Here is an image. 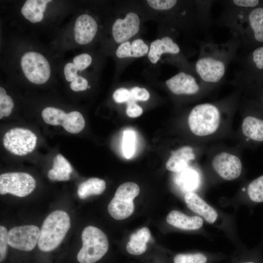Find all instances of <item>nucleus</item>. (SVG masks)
Here are the masks:
<instances>
[{
	"label": "nucleus",
	"mask_w": 263,
	"mask_h": 263,
	"mask_svg": "<svg viewBox=\"0 0 263 263\" xmlns=\"http://www.w3.org/2000/svg\"><path fill=\"white\" fill-rule=\"evenodd\" d=\"M70 218L64 211L51 213L45 219L38 242L39 249L44 252L54 250L61 243L70 227Z\"/></svg>",
	"instance_id": "nucleus-1"
},
{
	"label": "nucleus",
	"mask_w": 263,
	"mask_h": 263,
	"mask_svg": "<svg viewBox=\"0 0 263 263\" xmlns=\"http://www.w3.org/2000/svg\"><path fill=\"white\" fill-rule=\"evenodd\" d=\"M82 247L77 255L80 263H94L106 253L109 243L105 234L100 229L88 226L81 235Z\"/></svg>",
	"instance_id": "nucleus-2"
},
{
	"label": "nucleus",
	"mask_w": 263,
	"mask_h": 263,
	"mask_svg": "<svg viewBox=\"0 0 263 263\" xmlns=\"http://www.w3.org/2000/svg\"><path fill=\"white\" fill-rule=\"evenodd\" d=\"M220 120L218 108L212 104L205 103L198 105L192 109L188 116V124L193 134L204 136L216 131Z\"/></svg>",
	"instance_id": "nucleus-3"
},
{
	"label": "nucleus",
	"mask_w": 263,
	"mask_h": 263,
	"mask_svg": "<svg viewBox=\"0 0 263 263\" xmlns=\"http://www.w3.org/2000/svg\"><path fill=\"white\" fill-rule=\"evenodd\" d=\"M139 192V187L135 183L125 182L120 185L108 206L110 215L117 220L131 216L134 207L133 200Z\"/></svg>",
	"instance_id": "nucleus-4"
},
{
	"label": "nucleus",
	"mask_w": 263,
	"mask_h": 263,
	"mask_svg": "<svg viewBox=\"0 0 263 263\" xmlns=\"http://www.w3.org/2000/svg\"><path fill=\"white\" fill-rule=\"evenodd\" d=\"M20 64L25 77L32 83L42 84L50 78V64L47 59L39 53H25L21 57Z\"/></svg>",
	"instance_id": "nucleus-5"
},
{
	"label": "nucleus",
	"mask_w": 263,
	"mask_h": 263,
	"mask_svg": "<svg viewBox=\"0 0 263 263\" xmlns=\"http://www.w3.org/2000/svg\"><path fill=\"white\" fill-rule=\"evenodd\" d=\"M36 181L25 172H7L0 175V194L10 193L23 197L30 194L36 187Z\"/></svg>",
	"instance_id": "nucleus-6"
},
{
	"label": "nucleus",
	"mask_w": 263,
	"mask_h": 263,
	"mask_svg": "<svg viewBox=\"0 0 263 263\" xmlns=\"http://www.w3.org/2000/svg\"><path fill=\"white\" fill-rule=\"evenodd\" d=\"M40 229L35 225L15 226L8 232V244L17 249L29 251L38 243Z\"/></svg>",
	"instance_id": "nucleus-7"
},
{
	"label": "nucleus",
	"mask_w": 263,
	"mask_h": 263,
	"mask_svg": "<svg viewBox=\"0 0 263 263\" xmlns=\"http://www.w3.org/2000/svg\"><path fill=\"white\" fill-rule=\"evenodd\" d=\"M212 165L216 173L226 180H232L239 177L242 171V163L235 155L222 152L213 159Z\"/></svg>",
	"instance_id": "nucleus-8"
},
{
	"label": "nucleus",
	"mask_w": 263,
	"mask_h": 263,
	"mask_svg": "<svg viewBox=\"0 0 263 263\" xmlns=\"http://www.w3.org/2000/svg\"><path fill=\"white\" fill-rule=\"evenodd\" d=\"M139 25V18L135 13H128L124 19H116L112 29L115 41L118 43L127 41L138 33Z\"/></svg>",
	"instance_id": "nucleus-9"
},
{
	"label": "nucleus",
	"mask_w": 263,
	"mask_h": 263,
	"mask_svg": "<svg viewBox=\"0 0 263 263\" xmlns=\"http://www.w3.org/2000/svg\"><path fill=\"white\" fill-rule=\"evenodd\" d=\"M196 70L201 78L208 82H217L225 73L224 63L212 57H203L196 63Z\"/></svg>",
	"instance_id": "nucleus-10"
},
{
	"label": "nucleus",
	"mask_w": 263,
	"mask_h": 263,
	"mask_svg": "<svg viewBox=\"0 0 263 263\" xmlns=\"http://www.w3.org/2000/svg\"><path fill=\"white\" fill-rule=\"evenodd\" d=\"M98 26L95 19L88 14H82L76 19L74 26L75 41L84 45L91 42L95 37Z\"/></svg>",
	"instance_id": "nucleus-11"
},
{
	"label": "nucleus",
	"mask_w": 263,
	"mask_h": 263,
	"mask_svg": "<svg viewBox=\"0 0 263 263\" xmlns=\"http://www.w3.org/2000/svg\"><path fill=\"white\" fill-rule=\"evenodd\" d=\"M170 91L176 94H193L199 90L195 78L191 75L181 72L166 81Z\"/></svg>",
	"instance_id": "nucleus-12"
},
{
	"label": "nucleus",
	"mask_w": 263,
	"mask_h": 263,
	"mask_svg": "<svg viewBox=\"0 0 263 263\" xmlns=\"http://www.w3.org/2000/svg\"><path fill=\"white\" fill-rule=\"evenodd\" d=\"M184 200L191 210L202 216L208 223L211 224L216 221L218 216L217 211L196 193H187Z\"/></svg>",
	"instance_id": "nucleus-13"
},
{
	"label": "nucleus",
	"mask_w": 263,
	"mask_h": 263,
	"mask_svg": "<svg viewBox=\"0 0 263 263\" xmlns=\"http://www.w3.org/2000/svg\"><path fill=\"white\" fill-rule=\"evenodd\" d=\"M167 222L172 226L187 230L200 228L203 224L202 218L198 216H188L177 210L171 211L166 218Z\"/></svg>",
	"instance_id": "nucleus-14"
},
{
	"label": "nucleus",
	"mask_w": 263,
	"mask_h": 263,
	"mask_svg": "<svg viewBox=\"0 0 263 263\" xmlns=\"http://www.w3.org/2000/svg\"><path fill=\"white\" fill-rule=\"evenodd\" d=\"M194 158L192 148L184 146L172 154L166 163V167L169 171L179 172L187 169L189 162Z\"/></svg>",
	"instance_id": "nucleus-15"
},
{
	"label": "nucleus",
	"mask_w": 263,
	"mask_h": 263,
	"mask_svg": "<svg viewBox=\"0 0 263 263\" xmlns=\"http://www.w3.org/2000/svg\"><path fill=\"white\" fill-rule=\"evenodd\" d=\"M179 51L178 45L173 42L170 38L165 37L161 39H156L151 43L148 56L152 63L155 64L162 54L165 53L177 54Z\"/></svg>",
	"instance_id": "nucleus-16"
},
{
	"label": "nucleus",
	"mask_w": 263,
	"mask_h": 263,
	"mask_svg": "<svg viewBox=\"0 0 263 263\" xmlns=\"http://www.w3.org/2000/svg\"><path fill=\"white\" fill-rule=\"evenodd\" d=\"M151 237L148 227H144L132 233L126 245L127 251L131 254L139 255L147 250V244Z\"/></svg>",
	"instance_id": "nucleus-17"
},
{
	"label": "nucleus",
	"mask_w": 263,
	"mask_h": 263,
	"mask_svg": "<svg viewBox=\"0 0 263 263\" xmlns=\"http://www.w3.org/2000/svg\"><path fill=\"white\" fill-rule=\"evenodd\" d=\"M52 1L49 0H27L21 9L24 18L32 23L41 21L45 11L47 4Z\"/></svg>",
	"instance_id": "nucleus-18"
},
{
	"label": "nucleus",
	"mask_w": 263,
	"mask_h": 263,
	"mask_svg": "<svg viewBox=\"0 0 263 263\" xmlns=\"http://www.w3.org/2000/svg\"><path fill=\"white\" fill-rule=\"evenodd\" d=\"M149 53V47L141 39L133 40L131 43L126 41L121 43L116 51V55L119 58L129 57H139Z\"/></svg>",
	"instance_id": "nucleus-19"
},
{
	"label": "nucleus",
	"mask_w": 263,
	"mask_h": 263,
	"mask_svg": "<svg viewBox=\"0 0 263 263\" xmlns=\"http://www.w3.org/2000/svg\"><path fill=\"white\" fill-rule=\"evenodd\" d=\"M243 134L255 141H263V120L254 116H248L242 125Z\"/></svg>",
	"instance_id": "nucleus-20"
},
{
	"label": "nucleus",
	"mask_w": 263,
	"mask_h": 263,
	"mask_svg": "<svg viewBox=\"0 0 263 263\" xmlns=\"http://www.w3.org/2000/svg\"><path fill=\"white\" fill-rule=\"evenodd\" d=\"M105 188L104 180L98 178H91L79 185L77 193L80 199H84L91 195L101 194Z\"/></svg>",
	"instance_id": "nucleus-21"
},
{
	"label": "nucleus",
	"mask_w": 263,
	"mask_h": 263,
	"mask_svg": "<svg viewBox=\"0 0 263 263\" xmlns=\"http://www.w3.org/2000/svg\"><path fill=\"white\" fill-rule=\"evenodd\" d=\"M179 172L176 177V183L183 190L189 192L198 187L199 177L196 171L186 169Z\"/></svg>",
	"instance_id": "nucleus-22"
},
{
	"label": "nucleus",
	"mask_w": 263,
	"mask_h": 263,
	"mask_svg": "<svg viewBox=\"0 0 263 263\" xmlns=\"http://www.w3.org/2000/svg\"><path fill=\"white\" fill-rule=\"evenodd\" d=\"M85 125V120L82 114L77 111H73L67 113L61 125L68 132L77 133L84 129Z\"/></svg>",
	"instance_id": "nucleus-23"
},
{
	"label": "nucleus",
	"mask_w": 263,
	"mask_h": 263,
	"mask_svg": "<svg viewBox=\"0 0 263 263\" xmlns=\"http://www.w3.org/2000/svg\"><path fill=\"white\" fill-rule=\"evenodd\" d=\"M249 20L255 39L263 42V8H257L250 13Z\"/></svg>",
	"instance_id": "nucleus-24"
},
{
	"label": "nucleus",
	"mask_w": 263,
	"mask_h": 263,
	"mask_svg": "<svg viewBox=\"0 0 263 263\" xmlns=\"http://www.w3.org/2000/svg\"><path fill=\"white\" fill-rule=\"evenodd\" d=\"M136 135L133 131L125 130L123 132L122 149L124 156L127 159L131 158L135 152Z\"/></svg>",
	"instance_id": "nucleus-25"
},
{
	"label": "nucleus",
	"mask_w": 263,
	"mask_h": 263,
	"mask_svg": "<svg viewBox=\"0 0 263 263\" xmlns=\"http://www.w3.org/2000/svg\"><path fill=\"white\" fill-rule=\"evenodd\" d=\"M249 198L254 202H263V175L252 181L247 188Z\"/></svg>",
	"instance_id": "nucleus-26"
},
{
	"label": "nucleus",
	"mask_w": 263,
	"mask_h": 263,
	"mask_svg": "<svg viewBox=\"0 0 263 263\" xmlns=\"http://www.w3.org/2000/svg\"><path fill=\"white\" fill-rule=\"evenodd\" d=\"M207 256L201 253L178 254L173 259V263H207Z\"/></svg>",
	"instance_id": "nucleus-27"
},
{
	"label": "nucleus",
	"mask_w": 263,
	"mask_h": 263,
	"mask_svg": "<svg viewBox=\"0 0 263 263\" xmlns=\"http://www.w3.org/2000/svg\"><path fill=\"white\" fill-rule=\"evenodd\" d=\"M150 7L159 10H168L173 7L177 2L174 0H148L147 1Z\"/></svg>",
	"instance_id": "nucleus-28"
},
{
	"label": "nucleus",
	"mask_w": 263,
	"mask_h": 263,
	"mask_svg": "<svg viewBox=\"0 0 263 263\" xmlns=\"http://www.w3.org/2000/svg\"><path fill=\"white\" fill-rule=\"evenodd\" d=\"M8 244V232L5 227L0 226V261L5 259Z\"/></svg>",
	"instance_id": "nucleus-29"
},
{
	"label": "nucleus",
	"mask_w": 263,
	"mask_h": 263,
	"mask_svg": "<svg viewBox=\"0 0 263 263\" xmlns=\"http://www.w3.org/2000/svg\"><path fill=\"white\" fill-rule=\"evenodd\" d=\"M92 58L88 54H82L75 56L73 59V63L78 71H83L87 68L91 63Z\"/></svg>",
	"instance_id": "nucleus-30"
},
{
	"label": "nucleus",
	"mask_w": 263,
	"mask_h": 263,
	"mask_svg": "<svg viewBox=\"0 0 263 263\" xmlns=\"http://www.w3.org/2000/svg\"><path fill=\"white\" fill-rule=\"evenodd\" d=\"M14 104L12 98L8 95L0 97V113L7 117L11 114Z\"/></svg>",
	"instance_id": "nucleus-31"
},
{
	"label": "nucleus",
	"mask_w": 263,
	"mask_h": 263,
	"mask_svg": "<svg viewBox=\"0 0 263 263\" xmlns=\"http://www.w3.org/2000/svg\"><path fill=\"white\" fill-rule=\"evenodd\" d=\"M131 100L132 101H147L150 97L149 92L144 88L135 87L130 90Z\"/></svg>",
	"instance_id": "nucleus-32"
},
{
	"label": "nucleus",
	"mask_w": 263,
	"mask_h": 263,
	"mask_svg": "<svg viewBox=\"0 0 263 263\" xmlns=\"http://www.w3.org/2000/svg\"><path fill=\"white\" fill-rule=\"evenodd\" d=\"M113 98L116 103H120L131 100L130 91L124 88L117 89L113 94Z\"/></svg>",
	"instance_id": "nucleus-33"
},
{
	"label": "nucleus",
	"mask_w": 263,
	"mask_h": 263,
	"mask_svg": "<svg viewBox=\"0 0 263 263\" xmlns=\"http://www.w3.org/2000/svg\"><path fill=\"white\" fill-rule=\"evenodd\" d=\"M78 71L74 63H67L64 68V74L66 80L68 82H72L78 76L77 72Z\"/></svg>",
	"instance_id": "nucleus-34"
},
{
	"label": "nucleus",
	"mask_w": 263,
	"mask_h": 263,
	"mask_svg": "<svg viewBox=\"0 0 263 263\" xmlns=\"http://www.w3.org/2000/svg\"><path fill=\"white\" fill-rule=\"evenodd\" d=\"M143 113L142 108L134 101L129 100L128 103L126 113L130 117L134 118L141 115Z\"/></svg>",
	"instance_id": "nucleus-35"
},
{
	"label": "nucleus",
	"mask_w": 263,
	"mask_h": 263,
	"mask_svg": "<svg viewBox=\"0 0 263 263\" xmlns=\"http://www.w3.org/2000/svg\"><path fill=\"white\" fill-rule=\"evenodd\" d=\"M88 83L84 77L78 76L70 84L71 89L75 92L85 91L88 88Z\"/></svg>",
	"instance_id": "nucleus-36"
},
{
	"label": "nucleus",
	"mask_w": 263,
	"mask_h": 263,
	"mask_svg": "<svg viewBox=\"0 0 263 263\" xmlns=\"http://www.w3.org/2000/svg\"><path fill=\"white\" fill-rule=\"evenodd\" d=\"M253 60L258 68L263 69V47L258 48L254 51Z\"/></svg>",
	"instance_id": "nucleus-37"
},
{
	"label": "nucleus",
	"mask_w": 263,
	"mask_h": 263,
	"mask_svg": "<svg viewBox=\"0 0 263 263\" xmlns=\"http://www.w3.org/2000/svg\"><path fill=\"white\" fill-rule=\"evenodd\" d=\"M259 0H234V3L241 7H254L259 4Z\"/></svg>",
	"instance_id": "nucleus-38"
},
{
	"label": "nucleus",
	"mask_w": 263,
	"mask_h": 263,
	"mask_svg": "<svg viewBox=\"0 0 263 263\" xmlns=\"http://www.w3.org/2000/svg\"><path fill=\"white\" fill-rule=\"evenodd\" d=\"M6 95V91L2 87H0V97H3Z\"/></svg>",
	"instance_id": "nucleus-39"
},
{
	"label": "nucleus",
	"mask_w": 263,
	"mask_h": 263,
	"mask_svg": "<svg viewBox=\"0 0 263 263\" xmlns=\"http://www.w3.org/2000/svg\"><path fill=\"white\" fill-rule=\"evenodd\" d=\"M4 117V114L2 113H0V119H1Z\"/></svg>",
	"instance_id": "nucleus-40"
},
{
	"label": "nucleus",
	"mask_w": 263,
	"mask_h": 263,
	"mask_svg": "<svg viewBox=\"0 0 263 263\" xmlns=\"http://www.w3.org/2000/svg\"><path fill=\"white\" fill-rule=\"evenodd\" d=\"M254 263L252 262H244V263Z\"/></svg>",
	"instance_id": "nucleus-41"
},
{
	"label": "nucleus",
	"mask_w": 263,
	"mask_h": 263,
	"mask_svg": "<svg viewBox=\"0 0 263 263\" xmlns=\"http://www.w3.org/2000/svg\"><path fill=\"white\" fill-rule=\"evenodd\" d=\"M91 88L90 86H88V88L90 89Z\"/></svg>",
	"instance_id": "nucleus-42"
}]
</instances>
